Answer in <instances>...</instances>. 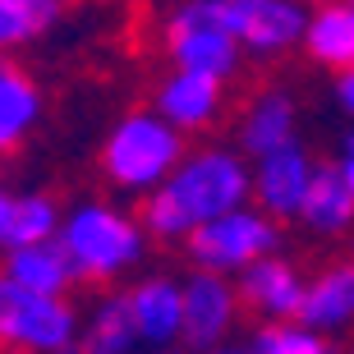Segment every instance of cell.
<instances>
[{
  "label": "cell",
  "mask_w": 354,
  "mask_h": 354,
  "mask_svg": "<svg viewBox=\"0 0 354 354\" xmlns=\"http://www.w3.org/2000/svg\"><path fill=\"white\" fill-rule=\"evenodd\" d=\"M244 194H249L244 166H239L235 157H225V152H203V157H194L189 166H180L157 194L147 198L143 221H147L152 235L175 239V235L198 230V225L212 221V216L235 212Z\"/></svg>",
  "instance_id": "cell-1"
},
{
  "label": "cell",
  "mask_w": 354,
  "mask_h": 354,
  "mask_svg": "<svg viewBox=\"0 0 354 354\" xmlns=\"http://www.w3.org/2000/svg\"><path fill=\"white\" fill-rule=\"evenodd\" d=\"M65 249L79 267V276L102 281V276H115L120 267H129L143 253V235L133 221H124L111 207H79L65 221Z\"/></svg>",
  "instance_id": "cell-2"
},
{
  "label": "cell",
  "mask_w": 354,
  "mask_h": 354,
  "mask_svg": "<svg viewBox=\"0 0 354 354\" xmlns=\"http://www.w3.org/2000/svg\"><path fill=\"white\" fill-rule=\"evenodd\" d=\"M175 157H180V138L171 124H161L152 115H133L106 143V175L124 189H152L166 180Z\"/></svg>",
  "instance_id": "cell-3"
},
{
  "label": "cell",
  "mask_w": 354,
  "mask_h": 354,
  "mask_svg": "<svg viewBox=\"0 0 354 354\" xmlns=\"http://www.w3.org/2000/svg\"><path fill=\"white\" fill-rule=\"evenodd\" d=\"M0 331L10 345L65 354V345L74 341V308L60 295H37V290L5 276V286H0Z\"/></svg>",
  "instance_id": "cell-4"
},
{
  "label": "cell",
  "mask_w": 354,
  "mask_h": 354,
  "mask_svg": "<svg viewBox=\"0 0 354 354\" xmlns=\"http://www.w3.org/2000/svg\"><path fill=\"white\" fill-rule=\"evenodd\" d=\"M276 249V230L267 216L258 212H225V216H212L198 230H189V253L194 263L212 267V272H230V267H249L258 258Z\"/></svg>",
  "instance_id": "cell-5"
},
{
  "label": "cell",
  "mask_w": 354,
  "mask_h": 354,
  "mask_svg": "<svg viewBox=\"0 0 354 354\" xmlns=\"http://www.w3.org/2000/svg\"><path fill=\"white\" fill-rule=\"evenodd\" d=\"M235 41L239 37L230 28H221L212 19L207 0L180 10L171 24V51L180 60V69H194V74H212V79L230 74L235 69Z\"/></svg>",
  "instance_id": "cell-6"
},
{
  "label": "cell",
  "mask_w": 354,
  "mask_h": 354,
  "mask_svg": "<svg viewBox=\"0 0 354 354\" xmlns=\"http://www.w3.org/2000/svg\"><path fill=\"white\" fill-rule=\"evenodd\" d=\"M212 19L230 28L239 41H249L253 51H276L304 32V14L286 0H207Z\"/></svg>",
  "instance_id": "cell-7"
},
{
  "label": "cell",
  "mask_w": 354,
  "mask_h": 354,
  "mask_svg": "<svg viewBox=\"0 0 354 354\" xmlns=\"http://www.w3.org/2000/svg\"><path fill=\"white\" fill-rule=\"evenodd\" d=\"M230 317H235V295L221 276L198 272L184 286V341L189 345H198V350L216 345L230 327Z\"/></svg>",
  "instance_id": "cell-8"
},
{
  "label": "cell",
  "mask_w": 354,
  "mask_h": 354,
  "mask_svg": "<svg viewBox=\"0 0 354 354\" xmlns=\"http://www.w3.org/2000/svg\"><path fill=\"white\" fill-rule=\"evenodd\" d=\"M313 184V171L308 161L299 157V147H276L263 157V171H258V198L272 216H295L304 212V194Z\"/></svg>",
  "instance_id": "cell-9"
},
{
  "label": "cell",
  "mask_w": 354,
  "mask_h": 354,
  "mask_svg": "<svg viewBox=\"0 0 354 354\" xmlns=\"http://www.w3.org/2000/svg\"><path fill=\"white\" fill-rule=\"evenodd\" d=\"M304 295L308 290L299 286V276L290 272L286 263H276V258H258L239 276V299L249 304V308H258V313L290 317L304 308Z\"/></svg>",
  "instance_id": "cell-10"
},
{
  "label": "cell",
  "mask_w": 354,
  "mask_h": 354,
  "mask_svg": "<svg viewBox=\"0 0 354 354\" xmlns=\"http://www.w3.org/2000/svg\"><path fill=\"white\" fill-rule=\"evenodd\" d=\"M133 299V322L138 336L152 345H166L175 336H184V290L171 281H147L129 295Z\"/></svg>",
  "instance_id": "cell-11"
},
{
  "label": "cell",
  "mask_w": 354,
  "mask_h": 354,
  "mask_svg": "<svg viewBox=\"0 0 354 354\" xmlns=\"http://www.w3.org/2000/svg\"><path fill=\"white\" fill-rule=\"evenodd\" d=\"M79 272L74 258H69L65 239L51 244V239H41V244H24V249H10V281L19 286L37 290V295H60L69 286V276Z\"/></svg>",
  "instance_id": "cell-12"
},
{
  "label": "cell",
  "mask_w": 354,
  "mask_h": 354,
  "mask_svg": "<svg viewBox=\"0 0 354 354\" xmlns=\"http://www.w3.org/2000/svg\"><path fill=\"white\" fill-rule=\"evenodd\" d=\"M304 221L313 230H345L354 221V184L345 180L341 166L313 171V184L304 194Z\"/></svg>",
  "instance_id": "cell-13"
},
{
  "label": "cell",
  "mask_w": 354,
  "mask_h": 354,
  "mask_svg": "<svg viewBox=\"0 0 354 354\" xmlns=\"http://www.w3.org/2000/svg\"><path fill=\"white\" fill-rule=\"evenodd\" d=\"M304 327H341L354 317V263L331 267L327 276H317L308 295H304Z\"/></svg>",
  "instance_id": "cell-14"
},
{
  "label": "cell",
  "mask_w": 354,
  "mask_h": 354,
  "mask_svg": "<svg viewBox=\"0 0 354 354\" xmlns=\"http://www.w3.org/2000/svg\"><path fill=\"white\" fill-rule=\"evenodd\" d=\"M216 111V79L212 74H194L180 69L166 88H161V115L175 124H207V115Z\"/></svg>",
  "instance_id": "cell-15"
},
{
  "label": "cell",
  "mask_w": 354,
  "mask_h": 354,
  "mask_svg": "<svg viewBox=\"0 0 354 354\" xmlns=\"http://www.w3.org/2000/svg\"><path fill=\"white\" fill-rule=\"evenodd\" d=\"M55 235V207L46 198H10L0 203V244L5 249H24V244H41Z\"/></svg>",
  "instance_id": "cell-16"
},
{
  "label": "cell",
  "mask_w": 354,
  "mask_h": 354,
  "mask_svg": "<svg viewBox=\"0 0 354 354\" xmlns=\"http://www.w3.org/2000/svg\"><path fill=\"white\" fill-rule=\"evenodd\" d=\"M308 46L317 60L336 69H354V5H331L308 24Z\"/></svg>",
  "instance_id": "cell-17"
},
{
  "label": "cell",
  "mask_w": 354,
  "mask_h": 354,
  "mask_svg": "<svg viewBox=\"0 0 354 354\" xmlns=\"http://www.w3.org/2000/svg\"><path fill=\"white\" fill-rule=\"evenodd\" d=\"M138 341V322H133V299H106L92 317L88 336H83V354H124Z\"/></svg>",
  "instance_id": "cell-18"
},
{
  "label": "cell",
  "mask_w": 354,
  "mask_h": 354,
  "mask_svg": "<svg viewBox=\"0 0 354 354\" xmlns=\"http://www.w3.org/2000/svg\"><path fill=\"white\" fill-rule=\"evenodd\" d=\"M32 115H37V92H32V83L14 65H5L0 69V143L14 147L19 133L32 124Z\"/></svg>",
  "instance_id": "cell-19"
},
{
  "label": "cell",
  "mask_w": 354,
  "mask_h": 354,
  "mask_svg": "<svg viewBox=\"0 0 354 354\" xmlns=\"http://www.w3.org/2000/svg\"><path fill=\"white\" fill-rule=\"evenodd\" d=\"M290 115H295V111H290L286 97H263V102L253 106L249 124H244V147L258 152V157L286 147L290 143Z\"/></svg>",
  "instance_id": "cell-20"
},
{
  "label": "cell",
  "mask_w": 354,
  "mask_h": 354,
  "mask_svg": "<svg viewBox=\"0 0 354 354\" xmlns=\"http://www.w3.org/2000/svg\"><path fill=\"white\" fill-rule=\"evenodd\" d=\"M55 10H60V0H0V37L10 46L37 37L55 19Z\"/></svg>",
  "instance_id": "cell-21"
},
{
  "label": "cell",
  "mask_w": 354,
  "mask_h": 354,
  "mask_svg": "<svg viewBox=\"0 0 354 354\" xmlns=\"http://www.w3.org/2000/svg\"><path fill=\"white\" fill-rule=\"evenodd\" d=\"M258 354H327V341H317L313 327H267Z\"/></svg>",
  "instance_id": "cell-22"
},
{
  "label": "cell",
  "mask_w": 354,
  "mask_h": 354,
  "mask_svg": "<svg viewBox=\"0 0 354 354\" xmlns=\"http://www.w3.org/2000/svg\"><path fill=\"white\" fill-rule=\"evenodd\" d=\"M341 102H345V106L354 111V69H350V74L341 79Z\"/></svg>",
  "instance_id": "cell-23"
},
{
  "label": "cell",
  "mask_w": 354,
  "mask_h": 354,
  "mask_svg": "<svg viewBox=\"0 0 354 354\" xmlns=\"http://www.w3.org/2000/svg\"><path fill=\"white\" fill-rule=\"evenodd\" d=\"M341 171H345V180L354 184V138L345 143V161H341Z\"/></svg>",
  "instance_id": "cell-24"
},
{
  "label": "cell",
  "mask_w": 354,
  "mask_h": 354,
  "mask_svg": "<svg viewBox=\"0 0 354 354\" xmlns=\"http://www.w3.org/2000/svg\"><path fill=\"white\" fill-rule=\"evenodd\" d=\"M221 354H239V350H221ZM253 354H258V350H253Z\"/></svg>",
  "instance_id": "cell-25"
},
{
  "label": "cell",
  "mask_w": 354,
  "mask_h": 354,
  "mask_svg": "<svg viewBox=\"0 0 354 354\" xmlns=\"http://www.w3.org/2000/svg\"><path fill=\"white\" fill-rule=\"evenodd\" d=\"M345 5H354V0H345Z\"/></svg>",
  "instance_id": "cell-26"
}]
</instances>
